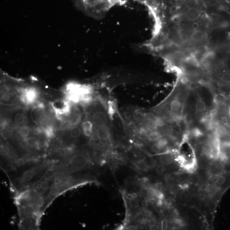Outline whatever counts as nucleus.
I'll use <instances>...</instances> for the list:
<instances>
[{
    "label": "nucleus",
    "mask_w": 230,
    "mask_h": 230,
    "mask_svg": "<svg viewBox=\"0 0 230 230\" xmlns=\"http://www.w3.org/2000/svg\"><path fill=\"white\" fill-rule=\"evenodd\" d=\"M214 102L218 105H224L226 103L227 99L226 96L222 93L216 94L214 97Z\"/></svg>",
    "instance_id": "f8f14e48"
},
{
    "label": "nucleus",
    "mask_w": 230,
    "mask_h": 230,
    "mask_svg": "<svg viewBox=\"0 0 230 230\" xmlns=\"http://www.w3.org/2000/svg\"><path fill=\"white\" fill-rule=\"evenodd\" d=\"M172 223L174 226L176 227H180L183 226L184 221L181 218L176 217L174 218L172 220Z\"/></svg>",
    "instance_id": "393cba45"
},
{
    "label": "nucleus",
    "mask_w": 230,
    "mask_h": 230,
    "mask_svg": "<svg viewBox=\"0 0 230 230\" xmlns=\"http://www.w3.org/2000/svg\"><path fill=\"white\" fill-rule=\"evenodd\" d=\"M135 128L137 132L142 135L147 134L150 130L149 124L145 122H138L136 124Z\"/></svg>",
    "instance_id": "0eeeda50"
},
{
    "label": "nucleus",
    "mask_w": 230,
    "mask_h": 230,
    "mask_svg": "<svg viewBox=\"0 0 230 230\" xmlns=\"http://www.w3.org/2000/svg\"><path fill=\"white\" fill-rule=\"evenodd\" d=\"M8 90H9V89H8V87H7L6 85H2V86H1V92H2V93L3 94H4V93H7V92H8Z\"/></svg>",
    "instance_id": "09e8293b"
},
{
    "label": "nucleus",
    "mask_w": 230,
    "mask_h": 230,
    "mask_svg": "<svg viewBox=\"0 0 230 230\" xmlns=\"http://www.w3.org/2000/svg\"><path fill=\"white\" fill-rule=\"evenodd\" d=\"M221 121L222 124H224L225 126H228L229 125V121L228 120V118L225 116L221 117Z\"/></svg>",
    "instance_id": "de8ad7c7"
},
{
    "label": "nucleus",
    "mask_w": 230,
    "mask_h": 230,
    "mask_svg": "<svg viewBox=\"0 0 230 230\" xmlns=\"http://www.w3.org/2000/svg\"><path fill=\"white\" fill-rule=\"evenodd\" d=\"M217 190L216 187H210V188H208V195L210 196H212V197L214 196L217 194Z\"/></svg>",
    "instance_id": "f704fd0d"
},
{
    "label": "nucleus",
    "mask_w": 230,
    "mask_h": 230,
    "mask_svg": "<svg viewBox=\"0 0 230 230\" xmlns=\"http://www.w3.org/2000/svg\"><path fill=\"white\" fill-rule=\"evenodd\" d=\"M151 230H157L159 229V227L157 225H155L154 226H151L150 227Z\"/></svg>",
    "instance_id": "5fc2aeb1"
},
{
    "label": "nucleus",
    "mask_w": 230,
    "mask_h": 230,
    "mask_svg": "<svg viewBox=\"0 0 230 230\" xmlns=\"http://www.w3.org/2000/svg\"><path fill=\"white\" fill-rule=\"evenodd\" d=\"M181 17L180 16H174L171 18V21L174 23H178L180 21Z\"/></svg>",
    "instance_id": "49530a36"
},
{
    "label": "nucleus",
    "mask_w": 230,
    "mask_h": 230,
    "mask_svg": "<svg viewBox=\"0 0 230 230\" xmlns=\"http://www.w3.org/2000/svg\"><path fill=\"white\" fill-rule=\"evenodd\" d=\"M201 150L202 152L204 155H209L212 154L214 148L210 144H204L202 147Z\"/></svg>",
    "instance_id": "4468645a"
},
{
    "label": "nucleus",
    "mask_w": 230,
    "mask_h": 230,
    "mask_svg": "<svg viewBox=\"0 0 230 230\" xmlns=\"http://www.w3.org/2000/svg\"><path fill=\"white\" fill-rule=\"evenodd\" d=\"M30 132V129L27 126H23L19 130V134L23 138H26L29 136Z\"/></svg>",
    "instance_id": "aec40b11"
},
{
    "label": "nucleus",
    "mask_w": 230,
    "mask_h": 230,
    "mask_svg": "<svg viewBox=\"0 0 230 230\" xmlns=\"http://www.w3.org/2000/svg\"><path fill=\"white\" fill-rule=\"evenodd\" d=\"M93 123L89 120L85 121L82 124V128L85 136L89 137L93 133Z\"/></svg>",
    "instance_id": "6e6552de"
},
{
    "label": "nucleus",
    "mask_w": 230,
    "mask_h": 230,
    "mask_svg": "<svg viewBox=\"0 0 230 230\" xmlns=\"http://www.w3.org/2000/svg\"><path fill=\"white\" fill-rule=\"evenodd\" d=\"M20 146L22 148L26 149L29 146L28 143V139L27 138H23L22 140H21L19 143Z\"/></svg>",
    "instance_id": "7c9ffc66"
},
{
    "label": "nucleus",
    "mask_w": 230,
    "mask_h": 230,
    "mask_svg": "<svg viewBox=\"0 0 230 230\" xmlns=\"http://www.w3.org/2000/svg\"><path fill=\"white\" fill-rule=\"evenodd\" d=\"M197 53L199 54L204 58L210 54L208 47L204 45H201L198 47L197 50Z\"/></svg>",
    "instance_id": "a211bd4d"
},
{
    "label": "nucleus",
    "mask_w": 230,
    "mask_h": 230,
    "mask_svg": "<svg viewBox=\"0 0 230 230\" xmlns=\"http://www.w3.org/2000/svg\"><path fill=\"white\" fill-rule=\"evenodd\" d=\"M9 149L7 146L1 145L0 147V154L2 157H5L9 154Z\"/></svg>",
    "instance_id": "5701e85b"
},
{
    "label": "nucleus",
    "mask_w": 230,
    "mask_h": 230,
    "mask_svg": "<svg viewBox=\"0 0 230 230\" xmlns=\"http://www.w3.org/2000/svg\"><path fill=\"white\" fill-rule=\"evenodd\" d=\"M63 125V122L61 120L56 119L53 122V128L56 130H59L62 128Z\"/></svg>",
    "instance_id": "a878e982"
},
{
    "label": "nucleus",
    "mask_w": 230,
    "mask_h": 230,
    "mask_svg": "<svg viewBox=\"0 0 230 230\" xmlns=\"http://www.w3.org/2000/svg\"><path fill=\"white\" fill-rule=\"evenodd\" d=\"M54 129L53 126H47L44 129V132L45 133L46 136L49 138L53 137L54 136Z\"/></svg>",
    "instance_id": "b1692460"
},
{
    "label": "nucleus",
    "mask_w": 230,
    "mask_h": 230,
    "mask_svg": "<svg viewBox=\"0 0 230 230\" xmlns=\"http://www.w3.org/2000/svg\"><path fill=\"white\" fill-rule=\"evenodd\" d=\"M168 226V220L166 219H164L163 221H162L161 223V227H162V229L165 230H166Z\"/></svg>",
    "instance_id": "79ce46f5"
},
{
    "label": "nucleus",
    "mask_w": 230,
    "mask_h": 230,
    "mask_svg": "<svg viewBox=\"0 0 230 230\" xmlns=\"http://www.w3.org/2000/svg\"><path fill=\"white\" fill-rule=\"evenodd\" d=\"M180 187L175 184H172L170 185L169 187L170 192L172 195L177 194L180 190Z\"/></svg>",
    "instance_id": "c85d7f7f"
},
{
    "label": "nucleus",
    "mask_w": 230,
    "mask_h": 230,
    "mask_svg": "<svg viewBox=\"0 0 230 230\" xmlns=\"http://www.w3.org/2000/svg\"><path fill=\"white\" fill-rule=\"evenodd\" d=\"M156 194V190L153 187H150L147 189V194L148 197L152 198L155 197Z\"/></svg>",
    "instance_id": "c756f323"
},
{
    "label": "nucleus",
    "mask_w": 230,
    "mask_h": 230,
    "mask_svg": "<svg viewBox=\"0 0 230 230\" xmlns=\"http://www.w3.org/2000/svg\"><path fill=\"white\" fill-rule=\"evenodd\" d=\"M156 143H157V144L160 146V148L162 149L164 147H165V146H166L167 144H168V142L167 141L166 139H163V138H160L159 140L157 141V142Z\"/></svg>",
    "instance_id": "72a5a7b5"
},
{
    "label": "nucleus",
    "mask_w": 230,
    "mask_h": 230,
    "mask_svg": "<svg viewBox=\"0 0 230 230\" xmlns=\"http://www.w3.org/2000/svg\"><path fill=\"white\" fill-rule=\"evenodd\" d=\"M35 212V208L32 204H27L23 208V215L26 218L31 219L33 217Z\"/></svg>",
    "instance_id": "423d86ee"
},
{
    "label": "nucleus",
    "mask_w": 230,
    "mask_h": 230,
    "mask_svg": "<svg viewBox=\"0 0 230 230\" xmlns=\"http://www.w3.org/2000/svg\"><path fill=\"white\" fill-rule=\"evenodd\" d=\"M136 166L140 169L142 170H145L146 169L148 168V165L146 164V161L145 160H139L138 161L137 163H136Z\"/></svg>",
    "instance_id": "bb28decb"
},
{
    "label": "nucleus",
    "mask_w": 230,
    "mask_h": 230,
    "mask_svg": "<svg viewBox=\"0 0 230 230\" xmlns=\"http://www.w3.org/2000/svg\"><path fill=\"white\" fill-rule=\"evenodd\" d=\"M165 168H164L163 166L162 165H158L156 167V172H157V173L159 174V175H161V174H163L164 171H165Z\"/></svg>",
    "instance_id": "58836bf2"
},
{
    "label": "nucleus",
    "mask_w": 230,
    "mask_h": 230,
    "mask_svg": "<svg viewBox=\"0 0 230 230\" xmlns=\"http://www.w3.org/2000/svg\"><path fill=\"white\" fill-rule=\"evenodd\" d=\"M34 176V172L31 170H28L25 171L23 175L22 178L23 180L27 181H30Z\"/></svg>",
    "instance_id": "4be33fe9"
},
{
    "label": "nucleus",
    "mask_w": 230,
    "mask_h": 230,
    "mask_svg": "<svg viewBox=\"0 0 230 230\" xmlns=\"http://www.w3.org/2000/svg\"><path fill=\"white\" fill-rule=\"evenodd\" d=\"M97 136L98 138L102 141H107L111 137V130L107 125L98 127Z\"/></svg>",
    "instance_id": "7ed1b4c3"
},
{
    "label": "nucleus",
    "mask_w": 230,
    "mask_h": 230,
    "mask_svg": "<svg viewBox=\"0 0 230 230\" xmlns=\"http://www.w3.org/2000/svg\"><path fill=\"white\" fill-rule=\"evenodd\" d=\"M195 109L197 112L203 113L207 110V105L201 98H199L195 104Z\"/></svg>",
    "instance_id": "ddd939ff"
},
{
    "label": "nucleus",
    "mask_w": 230,
    "mask_h": 230,
    "mask_svg": "<svg viewBox=\"0 0 230 230\" xmlns=\"http://www.w3.org/2000/svg\"><path fill=\"white\" fill-rule=\"evenodd\" d=\"M70 167L76 170H80L85 168L88 163L87 156L82 153L75 154L71 157L69 161Z\"/></svg>",
    "instance_id": "f257e3e1"
},
{
    "label": "nucleus",
    "mask_w": 230,
    "mask_h": 230,
    "mask_svg": "<svg viewBox=\"0 0 230 230\" xmlns=\"http://www.w3.org/2000/svg\"><path fill=\"white\" fill-rule=\"evenodd\" d=\"M14 163L17 166L19 167L23 165L24 164V162L23 159H18L16 160V161L14 162Z\"/></svg>",
    "instance_id": "a18cd8bd"
},
{
    "label": "nucleus",
    "mask_w": 230,
    "mask_h": 230,
    "mask_svg": "<svg viewBox=\"0 0 230 230\" xmlns=\"http://www.w3.org/2000/svg\"><path fill=\"white\" fill-rule=\"evenodd\" d=\"M161 149H162V148H160V146L157 143L154 144L151 148L152 151L153 152L155 153H158L160 152Z\"/></svg>",
    "instance_id": "e433bc0d"
},
{
    "label": "nucleus",
    "mask_w": 230,
    "mask_h": 230,
    "mask_svg": "<svg viewBox=\"0 0 230 230\" xmlns=\"http://www.w3.org/2000/svg\"><path fill=\"white\" fill-rule=\"evenodd\" d=\"M40 189L43 190H47L48 189L49 187V183L48 182L44 181L41 182L40 185Z\"/></svg>",
    "instance_id": "4c0bfd02"
},
{
    "label": "nucleus",
    "mask_w": 230,
    "mask_h": 230,
    "mask_svg": "<svg viewBox=\"0 0 230 230\" xmlns=\"http://www.w3.org/2000/svg\"><path fill=\"white\" fill-rule=\"evenodd\" d=\"M49 117L48 115L45 114H42L39 116L38 122L39 123L40 125L42 126L47 125L49 122Z\"/></svg>",
    "instance_id": "6ab92c4d"
},
{
    "label": "nucleus",
    "mask_w": 230,
    "mask_h": 230,
    "mask_svg": "<svg viewBox=\"0 0 230 230\" xmlns=\"http://www.w3.org/2000/svg\"><path fill=\"white\" fill-rule=\"evenodd\" d=\"M180 39L182 42H185L187 40V37L185 35L181 34L180 35Z\"/></svg>",
    "instance_id": "3c124183"
},
{
    "label": "nucleus",
    "mask_w": 230,
    "mask_h": 230,
    "mask_svg": "<svg viewBox=\"0 0 230 230\" xmlns=\"http://www.w3.org/2000/svg\"><path fill=\"white\" fill-rule=\"evenodd\" d=\"M221 79L222 82H224L226 83H230V74L228 73H225L221 76Z\"/></svg>",
    "instance_id": "2f4dec72"
},
{
    "label": "nucleus",
    "mask_w": 230,
    "mask_h": 230,
    "mask_svg": "<svg viewBox=\"0 0 230 230\" xmlns=\"http://www.w3.org/2000/svg\"><path fill=\"white\" fill-rule=\"evenodd\" d=\"M160 161L163 165H170L173 162V156H172L171 153H164L161 155L160 157Z\"/></svg>",
    "instance_id": "9d476101"
},
{
    "label": "nucleus",
    "mask_w": 230,
    "mask_h": 230,
    "mask_svg": "<svg viewBox=\"0 0 230 230\" xmlns=\"http://www.w3.org/2000/svg\"><path fill=\"white\" fill-rule=\"evenodd\" d=\"M43 132V129L39 127H36L33 129V132L35 135H39Z\"/></svg>",
    "instance_id": "c03bdc74"
},
{
    "label": "nucleus",
    "mask_w": 230,
    "mask_h": 230,
    "mask_svg": "<svg viewBox=\"0 0 230 230\" xmlns=\"http://www.w3.org/2000/svg\"><path fill=\"white\" fill-rule=\"evenodd\" d=\"M127 230H137L138 228L137 226H134V225H131L127 228Z\"/></svg>",
    "instance_id": "603ef678"
},
{
    "label": "nucleus",
    "mask_w": 230,
    "mask_h": 230,
    "mask_svg": "<svg viewBox=\"0 0 230 230\" xmlns=\"http://www.w3.org/2000/svg\"><path fill=\"white\" fill-rule=\"evenodd\" d=\"M60 190L59 187L57 186H54L51 188L50 191V194L53 197H56L60 193Z\"/></svg>",
    "instance_id": "cd10ccee"
},
{
    "label": "nucleus",
    "mask_w": 230,
    "mask_h": 230,
    "mask_svg": "<svg viewBox=\"0 0 230 230\" xmlns=\"http://www.w3.org/2000/svg\"><path fill=\"white\" fill-rule=\"evenodd\" d=\"M200 15L199 9L196 7H190L186 12L187 18L190 21H194L197 20L199 18Z\"/></svg>",
    "instance_id": "20e7f679"
},
{
    "label": "nucleus",
    "mask_w": 230,
    "mask_h": 230,
    "mask_svg": "<svg viewBox=\"0 0 230 230\" xmlns=\"http://www.w3.org/2000/svg\"><path fill=\"white\" fill-rule=\"evenodd\" d=\"M191 38L194 41L199 42L202 40L204 38L203 33L201 31L196 30L193 32L191 35Z\"/></svg>",
    "instance_id": "2eb2a0df"
},
{
    "label": "nucleus",
    "mask_w": 230,
    "mask_h": 230,
    "mask_svg": "<svg viewBox=\"0 0 230 230\" xmlns=\"http://www.w3.org/2000/svg\"><path fill=\"white\" fill-rule=\"evenodd\" d=\"M92 119L93 124L97 127L107 125L108 124V115L103 110L96 111L92 116Z\"/></svg>",
    "instance_id": "f03ea898"
},
{
    "label": "nucleus",
    "mask_w": 230,
    "mask_h": 230,
    "mask_svg": "<svg viewBox=\"0 0 230 230\" xmlns=\"http://www.w3.org/2000/svg\"><path fill=\"white\" fill-rule=\"evenodd\" d=\"M192 26V27H193V29H194V30H195V31H196V30H197V29L198 28L199 26V25L198 23H197L195 22L193 23Z\"/></svg>",
    "instance_id": "864d4df0"
},
{
    "label": "nucleus",
    "mask_w": 230,
    "mask_h": 230,
    "mask_svg": "<svg viewBox=\"0 0 230 230\" xmlns=\"http://www.w3.org/2000/svg\"><path fill=\"white\" fill-rule=\"evenodd\" d=\"M10 96L9 93H4L2 96L1 99L3 101L7 102L10 99Z\"/></svg>",
    "instance_id": "37998d69"
},
{
    "label": "nucleus",
    "mask_w": 230,
    "mask_h": 230,
    "mask_svg": "<svg viewBox=\"0 0 230 230\" xmlns=\"http://www.w3.org/2000/svg\"><path fill=\"white\" fill-rule=\"evenodd\" d=\"M226 181V178L222 175L219 176L217 180V182L219 185H222Z\"/></svg>",
    "instance_id": "c9c22d12"
},
{
    "label": "nucleus",
    "mask_w": 230,
    "mask_h": 230,
    "mask_svg": "<svg viewBox=\"0 0 230 230\" xmlns=\"http://www.w3.org/2000/svg\"><path fill=\"white\" fill-rule=\"evenodd\" d=\"M182 106V102L178 98H173L168 105V110L171 112H177L180 110Z\"/></svg>",
    "instance_id": "39448f33"
},
{
    "label": "nucleus",
    "mask_w": 230,
    "mask_h": 230,
    "mask_svg": "<svg viewBox=\"0 0 230 230\" xmlns=\"http://www.w3.org/2000/svg\"><path fill=\"white\" fill-rule=\"evenodd\" d=\"M82 133V131L80 127L74 126L71 128L70 131V134L72 137L76 138L80 137Z\"/></svg>",
    "instance_id": "dca6fc26"
},
{
    "label": "nucleus",
    "mask_w": 230,
    "mask_h": 230,
    "mask_svg": "<svg viewBox=\"0 0 230 230\" xmlns=\"http://www.w3.org/2000/svg\"><path fill=\"white\" fill-rule=\"evenodd\" d=\"M44 199L43 197H40L37 201V206L39 208H41L44 204Z\"/></svg>",
    "instance_id": "a19ab883"
},
{
    "label": "nucleus",
    "mask_w": 230,
    "mask_h": 230,
    "mask_svg": "<svg viewBox=\"0 0 230 230\" xmlns=\"http://www.w3.org/2000/svg\"><path fill=\"white\" fill-rule=\"evenodd\" d=\"M14 120H15V122L17 124H22L25 121V116L22 113H18L15 116Z\"/></svg>",
    "instance_id": "412c9836"
},
{
    "label": "nucleus",
    "mask_w": 230,
    "mask_h": 230,
    "mask_svg": "<svg viewBox=\"0 0 230 230\" xmlns=\"http://www.w3.org/2000/svg\"><path fill=\"white\" fill-rule=\"evenodd\" d=\"M160 133L157 131H153L148 135V138L151 142H156L161 138Z\"/></svg>",
    "instance_id": "f3484780"
},
{
    "label": "nucleus",
    "mask_w": 230,
    "mask_h": 230,
    "mask_svg": "<svg viewBox=\"0 0 230 230\" xmlns=\"http://www.w3.org/2000/svg\"><path fill=\"white\" fill-rule=\"evenodd\" d=\"M28 142L29 146H36L37 144V140L35 137H31L28 138Z\"/></svg>",
    "instance_id": "473e14b6"
},
{
    "label": "nucleus",
    "mask_w": 230,
    "mask_h": 230,
    "mask_svg": "<svg viewBox=\"0 0 230 230\" xmlns=\"http://www.w3.org/2000/svg\"><path fill=\"white\" fill-rule=\"evenodd\" d=\"M155 196L159 200H162L164 198L163 194L158 189L156 190V194H155Z\"/></svg>",
    "instance_id": "ea45409f"
},
{
    "label": "nucleus",
    "mask_w": 230,
    "mask_h": 230,
    "mask_svg": "<svg viewBox=\"0 0 230 230\" xmlns=\"http://www.w3.org/2000/svg\"><path fill=\"white\" fill-rule=\"evenodd\" d=\"M215 132L218 137L221 138L226 137L228 133L227 129L223 125L217 126L215 129Z\"/></svg>",
    "instance_id": "9b49d317"
},
{
    "label": "nucleus",
    "mask_w": 230,
    "mask_h": 230,
    "mask_svg": "<svg viewBox=\"0 0 230 230\" xmlns=\"http://www.w3.org/2000/svg\"><path fill=\"white\" fill-rule=\"evenodd\" d=\"M36 97V92L34 89H30L25 93V95L23 98L24 101L27 102L32 103Z\"/></svg>",
    "instance_id": "1a4fd4ad"
},
{
    "label": "nucleus",
    "mask_w": 230,
    "mask_h": 230,
    "mask_svg": "<svg viewBox=\"0 0 230 230\" xmlns=\"http://www.w3.org/2000/svg\"><path fill=\"white\" fill-rule=\"evenodd\" d=\"M156 221L154 218H151L148 221V224L149 226H154L156 225Z\"/></svg>",
    "instance_id": "8fccbe9b"
}]
</instances>
